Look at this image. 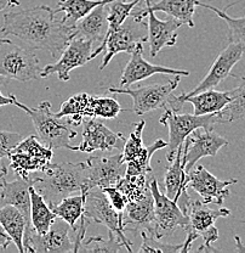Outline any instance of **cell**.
<instances>
[{
    "label": "cell",
    "instance_id": "1",
    "mask_svg": "<svg viewBox=\"0 0 245 253\" xmlns=\"http://www.w3.org/2000/svg\"><path fill=\"white\" fill-rule=\"evenodd\" d=\"M0 33L16 37L31 49L49 51L59 60L75 37V25H68L65 18L57 20L55 10L47 5H39L4 14Z\"/></svg>",
    "mask_w": 245,
    "mask_h": 253
},
{
    "label": "cell",
    "instance_id": "2",
    "mask_svg": "<svg viewBox=\"0 0 245 253\" xmlns=\"http://www.w3.org/2000/svg\"><path fill=\"white\" fill-rule=\"evenodd\" d=\"M33 186L52 207L74 192L88 191L86 163H51L47 169L33 176Z\"/></svg>",
    "mask_w": 245,
    "mask_h": 253
},
{
    "label": "cell",
    "instance_id": "3",
    "mask_svg": "<svg viewBox=\"0 0 245 253\" xmlns=\"http://www.w3.org/2000/svg\"><path fill=\"white\" fill-rule=\"evenodd\" d=\"M14 105L28 113L36 130V136L43 144L52 150L68 149L74 151L70 140L77 136V133L67 121H61V118L51 112V104L49 101L40 102L36 107L31 109L18 101L15 96Z\"/></svg>",
    "mask_w": 245,
    "mask_h": 253
},
{
    "label": "cell",
    "instance_id": "4",
    "mask_svg": "<svg viewBox=\"0 0 245 253\" xmlns=\"http://www.w3.org/2000/svg\"><path fill=\"white\" fill-rule=\"evenodd\" d=\"M120 112L122 106L114 97L80 93L66 100L55 116L66 118L72 126H78L84 122L85 117L113 120L118 117Z\"/></svg>",
    "mask_w": 245,
    "mask_h": 253
},
{
    "label": "cell",
    "instance_id": "5",
    "mask_svg": "<svg viewBox=\"0 0 245 253\" xmlns=\"http://www.w3.org/2000/svg\"><path fill=\"white\" fill-rule=\"evenodd\" d=\"M38 57L31 47H22L7 38H0V77L30 82L41 78Z\"/></svg>",
    "mask_w": 245,
    "mask_h": 253
},
{
    "label": "cell",
    "instance_id": "6",
    "mask_svg": "<svg viewBox=\"0 0 245 253\" xmlns=\"http://www.w3.org/2000/svg\"><path fill=\"white\" fill-rule=\"evenodd\" d=\"M54 151L35 135L22 139L10 151V167L21 178L28 179L32 173L44 172L51 165Z\"/></svg>",
    "mask_w": 245,
    "mask_h": 253
},
{
    "label": "cell",
    "instance_id": "7",
    "mask_svg": "<svg viewBox=\"0 0 245 253\" xmlns=\"http://www.w3.org/2000/svg\"><path fill=\"white\" fill-rule=\"evenodd\" d=\"M159 122L169 129V142L167 160L170 162L177 154L178 149L183 146L187 136L198 128L214 126L217 125V112L211 115L196 116L180 113L170 107H165V112L160 117Z\"/></svg>",
    "mask_w": 245,
    "mask_h": 253
},
{
    "label": "cell",
    "instance_id": "8",
    "mask_svg": "<svg viewBox=\"0 0 245 253\" xmlns=\"http://www.w3.org/2000/svg\"><path fill=\"white\" fill-rule=\"evenodd\" d=\"M84 215L96 224H102L108 230L113 231L128 252H133L131 242L125 236L123 213L117 212L108 201L106 194L101 188H92L86 191Z\"/></svg>",
    "mask_w": 245,
    "mask_h": 253
},
{
    "label": "cell",
    "instance_id": "9",
    "mask_svg": "<svg viewBox=\"0 0 245 253\" xmlns=\"http://www.w3.org/2000/svg\"><path fill=\"white\" fill-rule=\"evenodd\" d=\"M182 76H174L168 83L165 84H149V85L139 86V88H115L109 86L107 89L108 93L112 94H126L133 99L134 106L133 111L138 116H143L144 113L151 111L167 107L169 100L171 97V93L177 88Z\"/></svg>",
    "mask_w": 245,
    "mask_h": 253
},
{
    "label": "cell",
    "instance_id": "10",
    "mask_svg": "<svg viewBox=\"0 0 245 253\" xmlns=\"http://www.w3.org/2000/svg\"><path fill=\"white\" fill-rule=\"evenodd\" d=\"M142 27H147L146 22H139L136 21L133 16L126 18L125 22L120 26L118 30L109 34L99 46L97 49L94 50V59L99 56L104 49L106 50L104 60H102L101 65H100V70L106 68V66L110 62L113 56H115L119 52H131L136 49V46L140 43H144L147 42V36L142 33Z\"/></svg>",
    "mask_w": 245,
    "mask_h": 253
},
{
    "label": "cell",
    "instance_id": "11",
    "mask_svg": "<svg viewBox=\"0 0 245 253\" xmlns=\"http://www.w3.org/2000/svg\"><path fill=\"white\" fill-rule=\"evenodd\" d=\"M149 188L154 199V237L162 239L170 236L177 229L187 231L189 229V218L182 212L178 205L169 199L160 191L158 181L155 179L149 180Z\"/></svg>",
    "mask_w": 245,
    "mask_h": 253
},
{
    "label": "cell",
    "instance_id": "12",
    "mask_svg": "<svg viewBox=\"0 0 245 253\" xmlns=\"http://www.w3.org/2000/svg\"><path fill=\"white\" fill-rule=\"evenodd\" d=\"M70 226L57 217L50 230L44 235H39L30 226L26 229L23 237L25 253H67L74 252V241L70 236Z\"/></svg>",
    "mask_w": 245,
    "mask_h": 253
},
{
    "label": "cell",
    "instance_id": "13",
    "mask_svg": "<svg viewBox=\"0 0 245 253\" xmlns=\"http://www.w3.org/2000/svg\"><path fill=\"white\" fill-rule=\"evenodd\" d=\"M228 140L214 130V126L198 128L192 131L183 142L182 165L186 173L193 169L197 162L203 157L216 156Z\"/></svg>",
    "mask_w": 245,
    "mask_h": 253
},
{
    "label": "cell",
    "instance_id": "14",
    "mask_svg": "<svg viewBox=\"0 0 245 253\" xmlns=\"http://www.w3.org/2000/svg\"><path fill=\"white\" fill-rule=\"evenodd\" d=\"M92 42L88 39L74 37L66 46L65 51L60 56V59L52 65H47L41 71V78H46L49 76L56 73L60 81H70V71L74 68L81 67L94 59V49Z\"/></svg>",
    "mask_w": 245,
    "mask_h": 253
},
{
    "label": "cell",
    "instance_id": "15",
    "mask_svg": "<svg viewBox=\"0 0 245 253\" xmlns=\"http://www.w3.org/2000/svg\"><path fill=\"white\" fill-rule=\"evenodd\" d=\"M238 183V179L221 180L204 166H197L187 173V188L193 189L202 197L204 204L221 206L230 195V186Z\"/></svg>",
    "mask_w": 245,
    "mask_h": 253
},
{
    "label": "cell",
    "instance_id": "16",
    "mask_svg": "<svg viewBox=\"0 0 245 253\" xmlns=\"http://www.w3.org/2000/svg\"><path fill=\"white\" fill-rule=\"evenodd\" d=\"M85 163L89 190L115 186L126 172V163L123 161V154L91 156L85 161Z\"/></svg>",
    "mask_w": 245,
    "mask_h": 253
},
{
    "label": "cell",
    "instance_id": "17",
    "mask_svg": "<svg viewBox=\"0 0 245 253\" xmlns=\"http://www.w3.org/2000/svg\"><path fill=\"white\" fill-rule=\"evenodd\" d=\"M232 100H233V91L232 90L217 91L215 89H209V90H204L202 93L191 95V96H187L184 93L177 95V96L171 95L167 107L180 111L184 102H191L193 105V115L205 116L220 112L221 110L225 109L226 105L230 104Z\"/></svg>",
    "mask_w": 245,
    "mask_h": 253
},
{
    "label": "cell",
    "instance_id": "18",
    "mask_svg": "<svg viewBox=\"0 0 245 253\" xmlns=\"http://www.w3.org/2000/svg\"><path fill=\"white\" fill-rule=\"evenodd\" d=\"M245 51V47L242 44L238 43H230L226 49L221 52L210 67L209 72L205 76L204 79L189 93H184L187 96L191 95L202 93L204 90H209V89H214L222 81H225L228 76H231V71L234 66L237 65L243 57Z\"/></svg>",
    "mask_w": 245,
    "mask_h": 253
},
{
    "label": "cell",
    "instance_id": "19",
    "mask_svg": "<svg viewBox=\"0 0 245 253\" xmlns=\"http://www.w3.org/2000/svg\"><path fill=\"white\" fill-rule=\"evenodd\" d=\"M162 73V75H170V76H182L187 77L189 76L188 71L175 70V68L164 67V66H158L149 63L143 57V43H140L136 49L131 52V59L129 60L128 65L124 68L120 78V86L128 88L131 84L138 83V82L144 81L151 76Z\"/></svg>",
    "mask_w": 245,
    "mask_h": 253
},
{
    "label": "cell",
    "instance_id": "20",
    "mask_svg": "<svg viewBox=\"0 0 245 253\" xmlns=\"http://www.w3.org/2000/svg\"><path fill=\"white\" fill-rule=\"evenodd\" d=\"M147 17V42L149 44V55L155 57L158 52L164 47H171L177 41V31L183 23L175 17L168 20H159L155 12L149 11L146 14Z\"/></svg>",
    "mask_w": 245,
    "mask_h": 253
},
{
    "label": "cell",
    "instance_id": "21",
    "mask_svg": "<svg viewBox=\"0 0 245 253\" xmlns=\"http://www.w3.org/2000/svg\"><path fill=\"white\" fill-rule=\"evenodd\" d=\"M119 140H125L123 133H114L101 121L91 118L84 123L83 140L77 146H74V151L94 152L96 150L110 151L117 147Z\"/></svg>",
    "mask_w": 245,
    "mask_h": 253
},
{
    "label": "cell",
    "instance_id": "22",
    "mask_svg": "<svg viewBox=\"0 0 245 253\" xmlns=\"http://www.w3.org/2000/svg\"><path fill=\"white\" fill-rule=\"evenodd\" d=\"M182 155L183 146H181L174 160L169 162L164 176V194L176 202L182 212L187 214L192 200L187 194V173L182 165Z\"/></svg>",
    "mask_w": 245,
    "mask_h": 253
},
{
    "label": "cell",
    "instance_id": "23",
    "mask_svg": "<svg viewBox=\"0 0 245 253\" xmlns=\"http://www.w3.org/2000/svg\"><path fill=\"white\" fill-rule=\"evenodd\" d=\"M146 7L140 11H133L131 16L139 22L146 18V14L149 11H160L180 20L183 25L188 27H194L193 16L196 12V6H198V0H158L157 2H151V0H144Z\"/></svg>",
    "mask_w": 245,
    "mask_h": 253
},
{
    "label": "cell",
    "instance_id": "24",
    "mask_svg": "<svg viewBox=\"0 0 245 253\" xmlns=\"http://www.w3.org/2000/svg\"><path fill=\"white\" fill-rule=\"evenodd\" d=\"M33 185V175L28 179L18 176L14 181L0 179V206L11 205L21 211L28 224H31V192L30 188Z\"/></svg>",
    "mask_w": 245,
    "mask_h": 253
},
{
    "label": "cell",
    "instance_id": "25",
    "mask_svg": "<svg viewBox=\"0 0 245 253\" xmlns=\"http://www.w3.org/2000/svg\"><path fill=\"white\" fill-rule=\"evenodd\" d=\"M124 226L133 224L142 226L151 235H154V199L151 188L144 192L142 197L134 201H129L123 212Z\"/></svg>",
    "mask_w": 245,
    "mask_h": 253
},
{
    "label": "cell",
    "instance_id": "26",
    "mask_svg": "<svg viewBox=\"0 0 245 253\" xmlns=\"http://www.w3.org/2000/svg\"><path fill=\"white\" fill-rule=\"evenodd\" d=\"M108 32V2L99 5L94 10L75 23V37L99 42L105 41Z\"/></svg>",
    "mask_w": 245,
    "mask_h": 253
},
{
    "label": "cell",
    "instance_id": "27",
    "mask_svg": "<svg viewBox=\"0 0 245 253\" xmlns=\"http://www.w3.org/2000/svg\"><path fill=\"white\" fill-rule=\"evenodd\" d=\"M187 215L189 218V229L202 235L207 229L212 226L218 218H226L231 215L228 208H218L212 210L209 205L203 201H191Z\"/></svg>",
    "mask_w": 245,
    "mask_h": 253
},
{
    "label": "cell",
    "instance_id": "28",
    "mask_svg": "<svg viewBox=\"0 0 245 253\" xmlns=\"http://www.w3.org/2000/svg\"><path fill=\"white\" fill-rule=\"evenodd\" d=\"M0 224L4 226L6 233L11 237L18 252L25 253L23 237H25L26 229L32 225L28 224L21 211L11 205L0 206Z\"/></svg>",
    "mask_w": 245,
    "mask_h": 253
},
{
    "label": "cell",
    "instance_id": "29",
    "mask_svg": "<svg viewBox=\"0 0 245 253\" xmlns=\"http://www.w3.org/2000/svg\"><path fill=\"white\" fill-rule=\"evenodd\" d=\"M31 192V223L32 228L39 235H44L50 230L57 215L52 212L44 197L36 191L33 185L30 188Z\"/></svg>",
    "mask_w": 245,
    "mask_h": 253
},
{
    "label": "cell",
    "instance_id": "30",
    "mask_svg": "<svg viewBox=\"0 0 245 253\" xmlns=\"http://www.w3.org/2000/svg\"><path fill=\"white\" fill-rule=\"evenodd\" d=\"M85 196L86 191H81L80 195L77 196H67L59 202L57 205L50 207L52 212L68 223L72 230L77 228V225L80 221L81 217L84 215V206H85Z\"/></svg>",
    "mask_w": 245,
    "mask_h": 253
},
{
    "label": "cell",
    "instance_id": "31",
    "mask_svg": "<svg viewBox=\"0 0 245 253\" xmlns=\"http://www.w3.org/2000/svg\"><path fill=\"white\" fill-rule=\"evenodd\" d=\"M110 1L114 0H59V7L55 12H65L63 18L66 22L68 25H75L79 20L90 14L96 6Z\"/></svg>",
    "mask_w": 245,
    "mask_h": 253
},
{
    "label": "cell",
    "instance_id": "32",
    "mask_svg": "<svg viewBox=\"0 0 245 253\" xmlns=\"http://www.w3.org/2000/svg\"><path fill=\"white\" fill-rule=\"evenodd\" d=\"M241 81V84L233 89V100L217 112V123H232L245 117V77L232 75Z\"/></svg>",
    "mask_w": 245,
    "mask_h": 253
},
{
    "label": "cell",
    "instance_id": "33",
    "mask_svg": "<svg viewBox=\"0 0 245 253\" xmlns=\"http://www.w3.org/2000/svg\"><path fill=\"white\" fill-rule=\"evenodd\" d=\"M197 5L200 7H204V9L211 10L221 20H223L227 23L230 43L242 44L245 47V16H242V17H232V16L226 12V10H220L217 7L204 4V2L200 1H198Z\"/></svg>",
    "mask_w": 245,
    "mask_h": 253
},
{
    "label": "cell",
    "instance_id": "34",
    "mask_svg": "<svg viewBox=\"0 0 245 253\" xmlns=\"http://www.w3.org/2000/svg\"><path fill=\"white\" fill-rule=\"evenodd\" d=\"M140 1L141 0H133L129 2L123 0H114L108 2V32L106 38L112 32L118 30L125 22L126 18L130 17L131 12Z\"/></svg>",
    "mask_w": 245,
    "mask_h": 253
},
{
    "label": "cell",
    "instance_id": "35",
    "mask_svg": "<svg viewBox=\"0 0 245 253\" xmlns=\"http://www.w3.org/2000/svg\"><path fill=\"white\" fill-rule=\"evenodd\" d=\"M115 188L119 189L125 195L128 201H134V200H138L143 196L144 192L149 189L148 175H143V174L128 175V174H125L118 181Z\"/></svg>",
    "mask_w": 245,
    "mask_h": 253
},
{
    "label": "cell",
    "instance_id": "36",
    "mask_svg": "<svg viewBox=\"0 0 245 253\" xmlns=\"http://www.w3.org/2000/svg\"><path fill=\"white\" fill-rule=\"evenodd\" d=\"M144 126H146V122L143 120L134 125L135 128L131 131L130 136L124 145L123 161L125 163L136 160L146 152L147 146H144L143 141H142V133H143Z\"/></svg>",
    "mask_w": 245,
    "mask_h": 253
},
{
    "label": "cell",
    "instance_id": "37",
    "mask_svg": "<svg viewBox=\"0 0 245 253\" xmlns=\"http://www.w3.org/2000/svg\"><path fill=\"white\" fill-rule=\"evenodd\" d=\"M123 247V244L117 235L113 231H109L108 240H105L101 236L90 237L86 241L84 240L78 252H119L122 251Z\"/></svg>",
    "mask_w": 245,
    "mask_h": 253
},
{
    "label": "cell",
    "instance_id": "38",
    "mask_svg": "<svg viewBox=\"0 0 245 253\" xmlns=\"http://www.w3.org/2000/svg\"><path fill=\"white\" fill-rule=\"evenodd\" d=\"M142 245L140 247L139 252H149V253H177L180 252L181 245L167 244V242H160L159 239L154 237L146 230H142Z\"/></svg>",
    "mask_w": 245,
    "mask_h": 253
},
{
    "label": "cell",
    "instance_id": "39",
    "mask_svg": "<svg viewBox=\"0 0 245 253\" xmlns=\"http://www.w3.org/2000/svg\"><path fill=\"white\" fill-rule=\"evenodd\" d=\"M22 140V136L18 133L7 130H0V161L9 156L10 151Z\"/></svg>",
    "mask_w": 245,
    "mask_h": 253
},
{
    "label": "cell",
    "instance_id": "40",
    "mask_svg": "<svg viewBox=\"0 0 245 253\" xmlns=\"http://www.w3.org/2000/svg\"><path fill=\"white\" fill-rule=\"evenodd\" d=\"M102 190H104V192L106 194L108 201L112 205V207L114 208L117 212L123 213L129 202L125 195H124L119 189L115 188V186H107V188H104Z\"/></svg>",
    "mask_w": 245,
    "mask_h": 253
},
{
    "label": "cell",
    "instance_id": "41",
    "mask_svg": "<svg viewBox=\"0 0 245 253\" xmlns=\"http://www.w3.org/2000/svg\"><path fill=\"white\" fill-rule=\"evenodd\" d=\"M11 242H12L11 237H10L9 234L6 233L4 226L0 224V250H6Z\"/></svg>",
    "mask_w": 245,
    "mask_h": 253
},
{
    "label": "cell",
    "instance_id": "42",
    "mask_svg": "<svg viewBox=\"0 0 245 253\" xmlns=\"http://www.w3.org/2000/svg\"><path fill=\"white\" fill-rule=\"evenodd\" d=\"M14 99L15 95L10 94L9 96H5V95H2L1 91H0V107L6 106V105H14Z\"/></svg>",
    "mask_w": 245,
    "mask_h": 253
},
{
    "label": "cell",
    "instance_id": "43",
    "mask_svg": "<svg viewBox=\"0 0 245 253\" xmlns=\"http://www.w3.org/2000/svg\"><path fill=\"white\" fill-rule=\"evenodd\" d=\"M234 239H236V242H237V251H245V247L243 245V242L241 241V237L239 236H234Z\"/></svg>",
    "mask_w": 245,
    "mask_h": 253
},
{
    "label": "cell",
    "instance_id": "44",
    "mask_svg": "<svg viewBox=\"0 0 245 253\" xmlns=\"http://www.w3.org/2000/svg\"><path fill=\"white\" fill-rule=\"evenodd\" d=\"M9 6H12V4L10 2V0H0V12Z\"/></svg>",
    "mask_w": 245,
    "mask_h": 253
},
{
    "label": "cell",
    "instance_id": "45",
    "mask_svg": "<svg viewBox=\"0 0 245 253\" xmlns=\"http://www.w3.org/2000/svg\"><path fill=\"white\" fill-rule=\"evenodd\" d=\"M6 174H7V168L5 167V166H1V168H0V179L6 176Z\"/></svg>",
    "mask_w": 245,
    "mask_h": 253
},
{
    "label": "cell",
    "instance_id": "46",
    "mask_svg": "<svg viewBox=\"0 0 245 253\" xmlns=\"http://www.w3.org/2000/svg\"><path fill=\"white\" fill-rule=\"evenodd\" d=\"M10 2L12 4V6H18L20 5V0H10Z\"/></svg>",
    "mask_w": 245,
    "mask_h": 253
}]
</instances>
